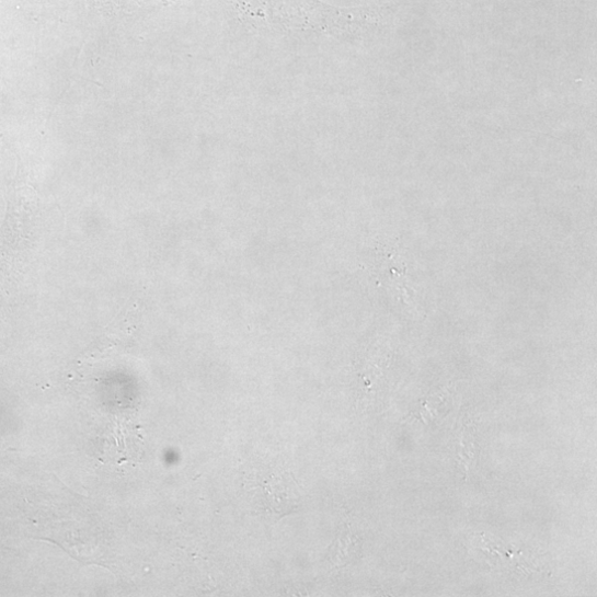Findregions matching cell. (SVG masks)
<instances>
[{
    "label": "cell",
    "instance_id": "cell-1",
    "mask_svg": "<svg viewBox=\"0 0 597 597\" xmlns=\"http://www.w3.org/2000/svg\"><path fill=\"white\" fill-rule=\"evenodd\" d=\"M254 491L261 509L278 517L290 514L300 503V491L294 477L280 469L259 474Z\"/></svg>",
    "mask_w": 597,
    "mask_h": 597
}]
</instances>
